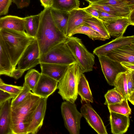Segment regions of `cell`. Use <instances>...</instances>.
I'll list each match as a JSON object with an SVG mask.
<instances>
[{"instance_id": "obj_1", "label": "cell", "mask_w": 134, "mask_h": 134, "mask_svg": "<svg viewBox=\"0 0 134 134\" xmlns=\"http://www.w3.org/2000/svg\"><path fill=\"white\" fill-rule=\"evenodd\" d=\"M39 14V24L35 38L41 55L57 45L65 42L66 37L55 24L50 8H44Z\"/></svg>"}, {"instance_id": "obj_2", "label": "cell", "mask_w": 134, "mask_h": 134, "mask_svg": "<svg viewBox=\"0 0 134 134\" xmlns=\"http://www.w3.org/2000/svg\"><path fill=\"white\" fill-rule=\"evenodd\" d=\"M41 98L31 92L21 103L11 108L13 134H27L28 127Z\"/></svg>"}, {"instance_id": "obj_3", "label": "cell", "mask_w": 134, "mask_h": 134, "mask_svg": "<svg viewBox=\"0 0 134 134\" xmlns=\"http://www.w3.org/2000/svg\"><path fill=\"white\" fill-rule=\"evenodd\" d=\"M0 32L9 53L13 66L15 69L26 48L36 38L25 32L1 29Z\"/></svg>"}, {"instance_id": "obj_4", "label": "cell", "mask_w": 134, "mask_h": 134, "mask_svg": "<svg viewBox=\"0 0 134 134\" xmlns=\"http://www.w3.org/2000/svg\"><path fill=\"white\" fill-rule=\"evenodd\" d=\"M83 73L82 69L77 62L69 65L58 81L57 86L58 93L63 100L75 103L78 94V82L82 74Z\"/></svg>"}, {"instance_id": "obj_5", "label": "cell", "mask_w": 134, "mask_h": 134, "mask_svg": "<svg viewBox=\"0 0 134 134\" xmlns=\"http://www.w3.org/2000/svg\"><path fill=\"white\" fill-rule=\"evenodd\" d=\"M65 42L83 73L92 71L95 56L87 49L81 40L72 36L66 37Z\"/></svg>"}, {"instance_id": "obj_6", "label": "cell", "mask_w": 134, "mask_h": 134, "mask_svg": "<svg viewBox=\"0 0 134 134\" xmlns=\"http://www.w3.org/2000/svg\"><path fill=\"white\" fill-rule=\"evenodd\" d=\"M40 61V63L69 65L77 62L65 42L41 55Z\"/></svg>"}, {"instance_id": "obj_7", "label": "cell", "mask_w": 134, "mask_h": 134, "mask_svg": "<svg viewBox=\"0 0 134 134\" xmlns=\"http://www.w3.org/2000/svg\"><path fill=\"white\" fill-rule=\"evenodd\" d=\"M61 112L64 126L70 134H79L82 116L74 103L65 101L62 103Z\"/></svg>"}, {"instance_id": "obj_8", "label": "cell", "mask_w": 134, "mask_h": 134, "mask_svg": "<svg viewBox=\"0 0 134 134\" xmlns=\"http://www.w3.org/2000/svg\"><path fill=\"white\" fill-rule=\"evenodd\" d=\"M40 51L37 40H35L26 48L19 60L18 68L25 71L40 64Z\"/></svg>"}, {"instance_id": "obj_9", "label": "cell", "mask_w": 134, "mask_h": 134, "mask_svg": "<svg viewBox=\"0 0 134 134\" xmlns=\"http://www.w3.org/2000/svg\"><path fill=\"white\" fill-rule=\"evenodd\" d=\"M98 57L106 80L110 85L114 86L115 80L118 74L127 70L120 63L112 60L106 56Z\"/></svg>"}, {"instance_id": "obj_10", "label": "cell", "mask_w": 134, "mask_h": 134, "mask_svg": "<svg viewBox=\"0 0 134 134\" xmlns=\"http://www.w3.org/2000/svg\"><path fill=\"white\" fill-rule=\"evenodd\" d=\"M81 113L89 125L98 134H108L102 119L89 103L86 102L82 105Z\"/></svg>"}, {"instance_id": "obj_11", "label": "cell", "mask_w": 134, "mask_h": 134, "mask_svg": "<svg viewBox=\"0 0 134 134\" xmlns=\"http://www.w3.org/2000/svg\"><path fill=\"white\" fill-rule=\"evenodd\" d=\"M58 83L55 80L41 73L32 93L42 98H48L57 89Z\"/></svg>"}, {"instance_id": "obj_12", "label": "cell", "mask_w": 134, "mask_h": 134, "mask_svg": "<svg viewBox=\"0 0 134 134\" xmlns=\"http://www.w3.org/2000/svg\"><path fill=\"white\" fill-rule=\"evenodd\" d=\"M47 98H41L28 127L27 134L37 133L43 123L47 107Z\"/></svg>"}, {"instance_id": "obj_13", "label": "cell", "mask_w": 134, "mask_h": 134, "mask_svg": "<svg viewBox=\"0 0 134 134\" xmlns=\"http://www.w3.org/2000/svg\"><path fill=\"white\" fill-rule=\"evenodd\" d=\"M92 16L82 8L79 7L70 11L66 36L69 37L72 31L84 23L86 20Z\"/></svg>"}, {"instance_id": "obj_14", "label": "cell", "mask_w": 134, "mask_h": 134, "mask_svg": "<svg viewBox=\"0 0 134 134\" xmlns=\"http://www.w3.org/2000/svg\"><path fill=\"white\" fill-rule=\"evenodd\" d=\"M134 43L133 35L116 38L110 42L95 48L93 53L97 56H105L112 50L123 46Z\"/></svg>"}, {"instance_id": "obj_15", "label": "cell", "mask_w": 134, "mask_h": 134, "mask_svg": "<svg viewBox=\"0 0 134 134\" xmlns=\"http://www.w3.org/2000/svg\"><path fill=\"white\" fill-rule=\"evenodd\" d=\"M105 56L119 63L127 62L134 63V43L118 47Z\"/></svg>"}, {"instance_id": "obj_16", "label": "cell", "mask_w": 134, "mask_h": 134, "mask_svg": "<svg viewBox=\"0 0 134 134\" xmlns=\"http://www.w3.org/2000/svg\"><path fill=\"white\" fill-rule=\"evenodd\" d=\"M111 132L113 134H122L127 131L130 125L129 116L109 111Z\"/></svg>"}, {"instance_id": "obj_17", "label": "cell", "mask_w": 134, "mask_h": 134, "mask_svg": "<svg viewBox=\"0 0 134 134\" xmlns=\"http://www.w3.org/2000/svg\"><path fill=\"white\" fill-rule=\"evenodd\" d=\"M12 99L5 101L0 109V134H13L11 118Z\"/></svg>"}, {"instance_id": "obj_18", "label": "cell", "mask_w": 134, "mask_h": 134, "mask_svg": "<svg viewBox=\"0 0 134 134\" xmlns=\"http://www.w3.org/2000/svg\"><path fill=\"white\" fill-rule=\"evenodd\" d=\"M110 37L123 36L127 27L131 25L128 17H122L107 22H103Z\"/></svg>"}, {"instance_id": "obj_19", "label": "cell", "mask_w": 134, "mask_h": 134, "mask_svg": "<svg viewBox=\"0 0 134 134\" xmlns=\"http://www.w3.org/2000/svg\"><path fill=\"white\" fill-rule=\"evenodd\" d=\"M15 69L0 32V76L4 75L11 77L12 72Z\"/></svg>"}, {"instance_id": "obj_20", "label": "cell", "mask_w": 134, "mask_h": 134, "mask_svg": "<svg viewBox=\"0 0 134 134\" xmlns=\"http://www.w3.org/2000/svg\"><path fill=\"white\" fill-rule=\"evenodd\" d=\"M25 18L8 15L0 18V30L6 29L24 32Z\"/></svg>"}, {"instance_id": "obj_21", "label": "cell", "mask_w": 134, "mask_h": 134, "mask_svg": "<svg viewBox=\"0 0 134 134\" xmlns=\"http://www.w3.org/2000/svg\"><path fill=\"white\" fill-rule=\"evenodd\" d=\"M41 73L58 81L67 69L69 65L40 63Z\"/></svg>"}, {"instance_id": "obj_22", "label": "cell", "mask_w": 134, "mask_h": 134, "mask_svg": "<svg viewBox=\"0 0 134 134\" xmlns=\"http://www.w3.org/2000/svg\"><path fill=\"white\" fill-rule=\"evenodd\" d=\"M52 16L56 25L66 36L69 12L59 10L50 8Z\"/></svg>"}, {"instance_id": "obj_23", "label": "cell", "mask_w": 134, "mask_h": 134, "mask_svg": "<svg viewBox=\"0 0 134 134\" xmlns=\"http://www.w3.org/2000/svg\"><path fill=\"white\" fill-rule=\"evenodd\" d=\"M77 92L82 101L93 103V97L88 82L84 75L82 74L77 86Z\"/></svg>"}, {"instance_id": "obj_24", "label": "cell", "mask_w": 134, "mask_h": 134, "mask_svg": "<svg viewBox=\"0 0 134 134\" xmlns=\"http://www.w3.org/2000/svg\"><path fill=\"white\" fill-rule=\"evenodd\" d=\"M89 5L97 10L121 17H128L131 10L109 5L89 3Z\"/></svg>"}, {"instance_id": "obj_25", "label": "cell", "mask_w": 134, "mask_h": 134, "mask_svg": "<svg viewBox=\"0 0 134 134\" xmlns=\"http://www.w3.org/2000/svg\"><path fill=\"white\" fill-rule=\"evenodd\" d=\"M84 23L98 33L104 41L110 38L102 21L98 18L92 16L86 20Z\"/></svg>"}, {"instance_id": "obj_26", "label": "cell", "mask_w": 134, "mask_h": 134, "mask_svg": "<svg viewBox=\"0 0 134 134\" xmlns=\"http://www.w3.org/2000/svg\"><path fill=\"white\" fill-rule=\"evenodd\" d=\"M80 5L79 0H52L51 8L62 11L69 12L79 8Z\"/></svg>"}, {"instance_id": "obj_27", "label": "cell", "mask_w": 134, "mask_h": 134, "mask_svg": "<svg viewBox=\"0 0 134 134\" xmlns=\"http://www.w3.org/2000/svg\"><path fill=\"white\" fill-rule=\"evenodd\" d=\"M25 30L29 35L35 38L39 24V14L25 17Z\"/></svg>"}, {"instance_id": "obj_28", "label": "cell", "mask_w": 134, "mask_h": 134, "mask_svg": "<svg viewBox=\"0 0 134 134\" xmlns=\"http://www.w3.org/2000/svg\"><path fill=\"white\" fill-rule=\"evenodd\" d=\"M126 71L118 74L115 80L114 86L124 99H127L128 95Z\"/></svg>"}, {"instance_id": "obj_29", "label": "cell", "mask_w": 134, "mask_h": 134, "mask_svg": "<svg viewBox=\"0 0 134 134\" xmlns=\"http://www.w3.org/2000/svg\"><path fill=\"white\" fill-rule=\"evenodd\" d=\"M77 34H81L86 35L93 40H98L104 41L101 36L98 33L85 23L72 31L70 34L69 37L72 36Z\"/></svg>"}, {"instance_id": "obj_30", "label": "cell", "mask_w": 134, "mask_h": 134, "mask_svg": "<svg viewBox=\"0 0 134 134\" xmlns=\"http://www.w3.org/2000/svg\"><path fill=\"white\" fill-rule=\"evenodd\" d=\"M127 99H124L121 103L107 105L109 111L129 116L131 113Z\"/></svg>"}, {"instance_id": "obj_31", "label": "cell", "mask_w": 134, "mask_h": 134, "mask_svg": "<svg viewBox=\"0 0 134 134\" xmlns=\"http://www.w3.org/2000/svg\"><path fill=\"white\" fill-rule=\"evenodd\" d=\"M41 75V73L34 69L29 70L25 76L24 83L32 92L34 91Z\"/></svg>"}, {"instance_id": "obj_32", "label": "cell", "mask_w": 134, "mask_h": 134, "mask_svg": "<svg viewBox=\"0 0 134 134\" xmlns=\"http://www.w3.org/2000/svg\"><path fill=\"white\" fill-rule=\"evenodd\" d=\"M105 105L114 104L121 102L124 99L115 87L108 90L104 95Z\"/></svg>"}, {"instance_id": "obj_33", "label": "cell", "mask_w": 134, "mask_h": 134, "mask_svg": "<svg viewBox=\"0 0 134 134\" xmlns=\"http://www.w3.org/2000/svg\"><path fill=\"white\" fill-rule=\"evenodd\" d=\"M92 3L109 5L120 8L129 9L131 10L134 9V5L130 4L124 0H102Z\"/></svg>"}, {"instance_id": "obj_34", "label": "cell", "mask_w": 134, "mask_h": 134, "mask_svg": "<svg viewBox=\"0 0 134 134\" xmlns=\"http://www.w3.org/2000/svg\"><path fill=\"white\" fill-rule=\"evenodd\" d=\"M128 90V100L133 105L134 104V71H126Z\"/></svg>"}, {"instance_id": "obj_35", "label": "cell", "mask_w": 134, "mask_h": 134, "mask_svg": "<svg viewBox=\"0 0 134 134\" xmlns=\"http://www.w3.org/2000/svg\"><path fill=\"white\" fill-rule=\"evenodd\" d=\"M31 91L30 88L24 83L22 90L16 97L12 99L11 108L14 107L21 103L31 92Z\"/></svg>"}, {"instance_id": "obj_36", "label": "cell", "mask_w": 134, "mask_h": 134, "mask_svg": "<svg viewBox=\"0 0 134 134\" xmlns=\"http://www.w3.org/2000/svg\"><path fill=\"white\" fill-rule=\"evenodd\" d=\"M23 86H18L6 84L4 83L0 85V89L16 97L21 91Z\"/></svg>"}, {"instance_id": "obj_37", "label": "cell", "mask_w": 134, "mask_h": 134, "mask_svg": "<svg viewBox=\"0 0 134 134\" xmlns=\"http://www.w3.org/2000/svg\"><path fill=\"white\" fill-rule=\"evenodd\" d=\"M98 11L99 13L98 18L103 22H107L122 18L98 10Z\"/></svg>"}, {"instance_id": "obj_38", "label": "cell", "mask_w": 134, "mask_h": 134, "mask_svg": "<svg viewBox=\"0 0 134 134\" xmlns=\"http://www.w3.org/2000/svg\"><path fill=\"white\" fill-rule=\"evenodd\" d=\"M12 0H0V16L8 13Z\"/></svg>"}, {"instance_id": "obj_39", "label": "cell", "mask_w": 134, "mask_h": 134, "mask_svg": "<svg viewBox=\"0 0 134 134\" xmlns=\"http://www.w3.org/2000/svg\"><path fill=\"white\" fill-rule=\"evenodd\" d=\"M30 0H12L18 9H21L28 7L29 5Z\"/></svg>"}, {"instance_id": "obj_40", "label": "cell", "mask_w": 134, "mask_h": 134, "mask_svg": "<svg viewBox=\"0 0 134 134\" xmlns=\"http://www.w3.org/2000/svg\"><path fill=\"white\" fill-rule=\"evenodd\" d=\"M14 97L12 95L0 89V105L2 104L7 100Z\"/></svg>"}, {"instance_id": "obj_41", "label": "cell", "mask_w": 134, "mask_h": 134, "mask_svg": "<svg viewBox=\"0 0 134 134\" xmlns=\"http://www.w3.org/2000/svg\"><path fill=\"white\" fill-rule=\"evenodd\" d=\"M82 8L92 16L98 18L99 13L98 10L97 9L91 7L89 5L87 7Z\"/></svg>"}, {"instance_id": "obj_42", "label": "cell", "mask_w": 134, "mask_h": 134, "mask_svg": "<svg viewBox=\"0 0 134 134\" xmlns=\"http://www.w3.org/2000/svg\"><path fill=\"white\" fill-rule=\"evenodd\" d=\"M25 71L17 68L14 69L12 73L11 77L17 80L20 78L22 76L25 72Z\"/></svg>"}, {"instance_id": "obj_43", "label": "cell", "mask_w": 134, "mask_h": 134, "mask_svg": "<svg viewBox=\"0 0 134 134\" xmlns=\"http://www.w3.org/2000/svg\"><path fill=\"white\" fill-rule=\"evenodd\" d=\"M120 63L127 70L134 71V63L127 62H122Z\"/></svg>"}, {"instance_id": "obj_44", "label": "cell", "mask_w": 134, "mask_h": 134, "mask_svg": "<svg viewBox=\"0 0 134 134\" xmlns=\"http://www.w3.org/2000/svg\"><path fill=\"white\" fill-rule=\"evenodd\" d=\"M41 5L44 8H50L52 5V0H40Z\"/></svg>"}, {"instance_id": "obj_45", "label": "cell", "mask_w": 134, "mask_h": 134, "mask_svg": "<svg viewBox=\"0 0 134 134\" xmlns=\"http://www.w3.org/2000/svg\"><path fill=\"white\" fill-rule=\"evenodd\" d=\"M128 18L131 25L133 26L134 25V9L131 11Z\"/></svg>"}, {"instance_id": "obj_46", "label": "cell", "mask_w": 134, "mask_h": 134, "mask_svg": "<svg viewBox=\"0 0 134 134\" xmlns=\"http://www.w3.org/2000/svg\"><path fill=\"white\" fill-rule=\"evenodd\" d=\"M127 3L132 5H134V0H124Z\"/></svg>"}, {"instance_id": "obj_47", "label": "cell", "mask_w": 134, "mask_h": 134, "mask_svg": "<svg viewBox=\"0 0 134 134\" xmlns=\"http://www.w3.org/2000/svg\"><path fill=\"white\" fill-rule=\"evenodd\" d=\"M88 2L89 3H92L102 0H85Z\"/></svg>"}, {"instance_id": "obj_48", "label": "cell", "mask_w": 134, "mask_h": 134, "mask_svg": "<svg viewBox=\"0 0 134 134\" xmlns=\"http://www.w3.org/2000/svg\"><path fill=\"white\" fill-rule=\"evenodd\" d=\"M4 83L2 80L0 78V85Z\"/></svg>"}, {"instance_id": "obj_49", "label": "cell", "mask_w": 134, "mask_h": 134, "mask_svg": "<svg viewBox=\"0 0 134 134\" xmlns=\"http://www.w3.org/2000/svg\"><path fill=\"white\" fill-rule=\"evenodd\" d=\"M2 105H0V109L1 107V105H2Z\"/></svg>"}]
</instances>
